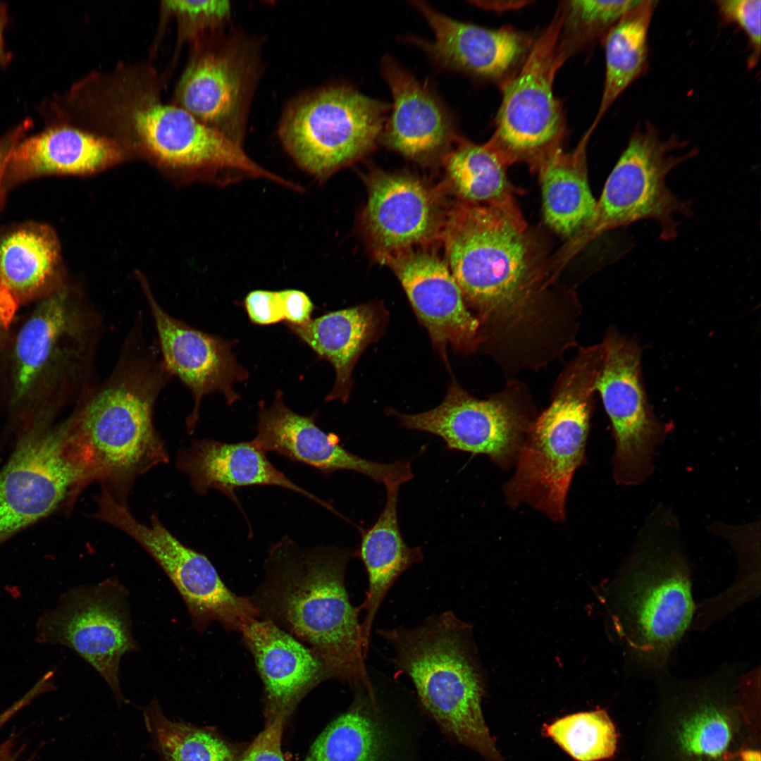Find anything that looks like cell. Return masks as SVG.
I'll list each match as a JSON object with an SVG mask.
<instances>
[{
    "instance_id": "27",
    "label": "cell",
    "mask_w": 761,
    "mask_h": 761,
    "mask_svg": "<svg viewBox=\"0 0 761 761\" xmlns=\"http://www.w3.org/2000/svg\"><path fill=\"white\" fill-rule=\"evenodd\" d=\"M59 262L58 241L47 225L26 223L0 237V320L4 326L20 305L55 291Z\"/></svg>"
},
{
    "instance_id": "19",
    "label": "cell",
    "mask_w": 761,
    "mask_h": 761,
    "mask_svg": "<svg viewBox=\"0 0 761 761\" xmlns=\"http://www.w3.org/2000/svg\"><path fill=\"white\" fill-rule=\"evenodd\" d=\"M394 271L420 322L443 356L448 345L469 352L481 346L480 323L466 307L447 263L410 249L381 260Z\"/></svg>"
},
{
    "instance_id": "46",
    "label": "cell",
    "mask_w": 761,
    "mask_h": 761,
    "mask_svg": "<svg viewBox=\"0 0 761 761\" xmlns=\"http://www.w3.org/2000/svg\"><path fill=\"white\" fill-rule=\"evenodd\" d=\"M522 2L509 1L507 4L502 5V6L494 5L490 1H485H485H476V2H473V4H476V6H479L481 8H483L484 9L485 8V9H492V10H497V9L504 10V9H510V8H519L520 6H523V5L519 4L520 3H522Z\"/></svg>"
},
{
    "instance_id": "17",
    "label": "cell",
    "mask_w": 761,
    "mask_h": 761,
    "mask_svg": "<svg viewBox=\"0 0 761 761\" xmlns=\"http://www.w3.org/2000/svg\"><path fill=\"white\" fill-rule=\"evenodd\" d=\"M141 282L154 319L163 366L193 395L194 407L187 419V428L192 432L202 398L218 391L231 406L240 399L234 390V383L247 380L249 372L237 362L232 351L236 340H224L173 317L156 300L147 283Z\"/></svg>"
},
{
    "instance_id": "44",
    "label": "cell",
    "mask_w": 761,
    "mask_h": 761,
    "mask_svg": "<svg viewBox=\"0 0 761 761\" xmlns=\"http://www.w3.org/2000/svg\"><path fill=\"white\" fill-rule=\"evenodd\" d=\"M10 23L8 6L0 1V68L6 67L11 61L12 54L6 49L4 31Z\"/></svg>"
},
{
    "instance_id": "36",
    "label": "cell",
    "mask_w": 761,
    "mask_h": 761,
    "mask_svg": "<svg viewBox=\"0 0 761 761\" xmlns=\"http://www.w3.org/2000/svg\"><path fill=\"white\" fill-rule=\"evenodd\" d=\"M544 732L577 761L607 759L617 748L616 729L604 710L567 715L545 725Z\"/></svg>"
},
{
    "instance_id": "5",
    "label": "cell",
    "mask_w": 761,
    "mask_h": 761,
    "mask_svg": "<svg viewBox=\"0 0 761 761\" xmlns=\"http://www.w3.org/2000/svg\"><path fill=\"white\" fill-rule=\"evenodd\" d=\"M679 521L660 504L640 528L620 598L621 631L637 659L659 667L691 621L694 604Z\"/></svg>"
},
{
    "instance_id": "42",
    "label": "cell",
    "mask_w": 761,
    "mask_h": 761,
    "mask_svg": "<svg viewBox=\"0 0 761 761\" xmlns=\"http://www.w3.org/2000/svg\"><path fill=\"white\" fill-rule=\"evenodd\" d=\"M285 321L290 324L302 325L309 321L314 304L303 291L285 289L278 291Z\"/></svg>"
},
{
    "instance_id": "30",
    "label": "cell",
    "mask_w": 761,
    "mask_h": 761,
    "mask_svg": "<svg viewBox=\"0 0 761 761\" xmlns=\"http://www.w3.org/2000/svg\"><path fill=\"white\" fill-rule=\"evenodd\" d=\"M593 131L588 129L570 151H552L536 172L541 186L543 216L557 233L571 237L590 218L597 201L590 189L587 145Z\"/></svg>"
},
{
    "instance_id": "11",
    "label": "cell",
    "mask_w": 761,
    "mask_h": 761,
    "mask_svg": "<svg viewBox=\"0 0 761 761\" xmlns=\"http://www.w3.org/2000/svg\"><path fill=\"white\" fill-rule=\"evenodd\" d=\"M89 483L66 421L21 433L0 470V545L57 509H70Z\"/></svg>"
},
{
    "instance_id": "45",
    "label": "cell",
    "mask_w": 761,
    "mask_h": 761,
    "mask_svg": "<svg viewBox=\"0 0 761 761\" xmlns=\"http://www.w3.org/2000/svg\"><path fill=\"white\" fill-rule=\"evenodd\" d=\"M27 705H29L28 699L25 696H23L12 704V705L0 713V729L11 719V717Z\"/></svg>"
},
{
    "instance_id": "40",
    "label": "cell",
    "mask_w": 761,
    "mask_h": 761,
    "mask_svg": "<svg viewBox=\"0 0 761 761\" xmlns=\"http://www.w3.org/2000/svg\"><path fill=\"white\" fill-rule=\"evenodd\" d=\"M286 717H272L268 726L258 735L237 761H285L281 750V737Z\"/></svg>"
},
{
    "instance_id": "16",
    "label": "cell",
    "mask_w": 761,
    "mask_h": 761,
    "mask_svg": "<svg viewBox=\"0 0 761 761\" xmlns=\"http://www.w3.org/2000/svg\"><path fill=\"white\" fill-rule=\"evenodd\" d=\"M536 413L524 384L516 380L486 400L471 395L452 380L443 401L431 410H389L406 428L437 435L450 450L486 454L502 468L516 460Z\"/></svg>"
},
{
    "instance_id": "7",
    "label": "cell",
    "mask_w": 761,
    "mask_h": 761,
    "mask_svg": "<svg viewBox=\"0 0 761 761\" xmlns=\"http://www.w3.org/2000/svg\"><path fill=\"white\" fill-rule=\"evenodd\" d=\"M106 89L105 118L158 163L220 186L255 178L259 165L237 143L177 105L163 103L153 89L123 77Z\"/></svg>"
},
{
    "instance_id": "28",
    "label": "cell",
    "mask_w": 761,
    "mask_h": 761,
    "mask_svg": "<svg viewBox=\"0 0 761 761\" xmlns=\"http://www.w3.org/2000/svg\"><path fill=\"white\" fill-rule=\"evenodd\" d=\"M384 310L365 304L331 311L290 330L335 369L336 378L326 401L345 403L352 386L353 369L362 352L376 339L384 323Z\"/></svg>"
},
{
    "instance_id": "18",
    "label": "cell",
    "mask_w": 761,
    "mask_h": 761,
    "mask_svg": "<svg viewBox=\"0 0 761 761\" xmlns=\"http://www.w3.org/2000/svg\"><path fill=\"white\" fill-rule=\"evenodd\" d=\"M257 433L253 444L265 453L273 452L330 474L339 470L362 474L385 487L401 485L414 478L411 463L402 459L380 463L366 459L345 450L338 435L317 426L315 414L303 416L284 402L278 390L272 404H259Z\"/></svg>"
},
{
    "instance_id": "13",
    "label": "cell",
    "mask_w": 761,
    "mask_h": 761,
    "mask_svg": "<svg viewBox=\"0 0 761 761\" xmlns=\"http://www.w3.org/2000/svg\"><path fill=\"white\" fill-rule=\"evenodd\" d=\"M129 592L116 576L69 588L44 610L35 625V641L73 650L105 680L118 704L125 701L120 663L139 650L132 630Z\"/></svg>"
},
{
    "instance_id": "10",
    "label": "cell",
    "mask_w": 761,
    "mask_h": 761,
    "mask_svg": "<svg viewBox=\"0 0 761 761\" xmlns=\"http://www.w3.org/2000/svg\"><path fill=\"white\" fill-rule=\"evenodd\" d=\"M562 23L559 7L531 44L518 72L502 85L495 131L486 144L507 167L524 163L536 172L542 161L560 147L564 124L554 82L570 54L562 40Z\"/></svg>"
},
{
    "instance_id": "4",
    "label": "cell",
    "mask_w": 761,
    "mask_h": 761,
    "mask_svg": "<svg viewBox=\"0 0 761 761\" xmlns=\"http://www.w3.org/2000/svg\"><path fill=\"white\" fill-rule=\"evenodd\" d=\"M378 633L393 648L392 663L409 677L442 730L488 761H505L483 719V683L470 626L448 611L415 627Z\"/></svg>"
},
{
    "instance_id": "39",
    "label": "cell",
    "mask_w": 761,
    "mask_h": 761,
    "mask_svg": "<svg viewBox=\"0 0 761 761\" xmlns=\"http://www.w3.org/2000/svg\"><path fill=\"white\" fill-rule=\"evenodd\" d=\"M714 5L723 23L734 25L745 34L749 51L747 67L756 68L761 53V1L717 0Z\"/></svg>"
},
{
    "instance_id": "41",
    "label": "cell",
    "mask_w": 761,
    "mask_h": 761,
    "mask_svg": "<svg viewBox=\"0 0 761 761\" xmlns=\"http://www.w3.org/2000/svg\"><path fill=\"white\" fill-rule=\"evenodd\" d=\"M249 320L258 325H270L285 321L278 291L255 290L245 299Z\"/></svg>"
},
{
    "instance_id": "26",
    "label": "cell",
    "mask_w": 761,
    "mask_h": 761,
    "mask_svg": "<svg viewBox=\"0 0 761 761\" xmlns=\"http://www.w3.org/2000/svg\"><path fill=\"white\" fill-rule=\"evenodd\" d=\"M101 323L92 306L77 303L67 292L56 290L46 295L16 339L13 402L21 401L31 392L63 341L101 330Z\"/></svg>"
},
{
    "instance_id": "47",
    "label": "cell",
    "mask_w": 761,
    "mask_h": 761,
    "mask_svg": "<svg viewBox=\"0 0 761 761\" xmlns=\"http://www.w3.org/2000/svg\"><path fill=\"white\" fill-rule=\"evenodd\" d=\"M18 755L11 750V743L6 742L0 745V761H18Z\"/></svg>"
},
{
    "instance_id": "21",
    "label": "cell",
    "mask_w": 761,
    "mask_h": 761,
    "mask_svg": "<svg viewBox=\"0 0 761 761\" xmlns=\"http://www.w3.org/2000/svg\"><path fill=\"white\" fill-rule=\"evenodd\" d=\"M433 33V40L407 37L438 70L485 80L507 75L529 51L531 39L513 28L490 29L459 21L421 1H411Z\"/></svg>"
},
{
    "instance_id": "1",
    "label": "cell",
    "mask_w": 761,
    "mask_h": 761,
    "mask_svg": "<svg viewBox=\"0 0 761 761\" xmlns=\"http://www.w3.org/2000/svg\"><path fill=\"white\" fill-rule=\"evenodd\" d=\"M450 270L505 374L538 369L576 345L581 309L554 284L518 206L462 202L443 226ZM480 346V347H481Z\"/></svg>"
},
{
    "instance_id": "48",
    "label": "cell",
    "mask_w": 761,
    "mask_h": 761,
    "mask_svg": "<svg viewBox=\"0 0 761 761\" xmlns=\"http://www.w3.org/2000/svg\"><path fill=\"white\" fill-rule=\"evenodd\" d=\"M0 323H1V320H0Z\"/></svg>"
},
{
    "instance_id": "25",
    "label": "cell",
    "mask_w": 761,
    "mask_h": 761,
    "mask_svg": "<svg viewBox=\"0 0 761 761\" xmlns=\"http://www.w3.org/2000/svg\"><path fill=\"white\" fill-rule=\"evenodd\" d=\"M178 464L190 478L194 490L205 494L215 489L229 497L243 511L235 488L273 485L288 489L335 512L333 507L291 481L252 442L227 443L211 439L195 440L180 452Z\"/></svg>"
},
{
    "instance_id": "38",
    "label": "cell",
    "mask_w": 761,
    "mask_h": 761,
    "mask_svg": "<svg viewBox=\"0 0 761 761\" xmlns=\"http://www.w3.org/2000/svg\"><path fill=\"white\" fill-rule=\"evenodd\" d=\"M163 6L178 18L184 35L195 40L224 31L231 19L228 1H166Z\"/></svg>"
},
{
    "instance_id": "9",
    "label": "cell",
    "mask_w": 761,
    "mask_h": 761,
    "mask_svg": "<svg viewBox=\"0 0 761 761\" xmlns=\"http://www.w3.org/2000/svg\"><path fill=\"white\" fill-rule=\"evenodd\" d=\"M390 109L351 85H328L290 101L278 135L296 164L322 182L373 149Z\"/></svg>"
},
{
    "instance_id": "31",
    "label": "cell",
    "mask_w": 761,
    "mask_h": 761,
    "mask_svg": "<svg viewBox=\"0 0 761 761\" xmlns=\"http://www.w3.org/2000/svg\"><path fill=\"white\" fill-rule=\"evenodd\" d=\"M657 1H639L603 38L605 75L594 130L617 98L649 67V32Z\"/></svg>"
},
{
    "instance_id": "6",
    "label": "cell",
    "mask_w": 761,
    "mask_h": 761,
    "mask_svg": "<svg viewBox=\"0 0 761 761\" xmlns=\"http://www.w3.org/2000/svg\"><path fill=\"white\" fill-rule=\"evenodd\" d=\"M594 357L578 354L559 375L549 407L537 416L519 450L516 470L504 485L507 503L528 504L552 521L564 519L573 475L585 459L595 383Z\"/></svg>"
},
{
    "instance_id": "23",
    "label": "cell",
    "mask_w": 761,
    "mask_h": 761,
    "mask_svg": "<svg viewBox=\"0 0 761 761\" xmlns=\"http://www.w3.org/2000/svg\"><path fill=\"white\" fill-rule=\"evenodd\" d=\"M240 633L254 657L273 717H287L308 691L331 677L312 649L268 620L254 619Z\"/></svg>"
},
{
    "instance_id": "35",
    "label": "cell",
    "mask_w": 761,
    "mask_h": 761,
    "mask_svg": "<svg viewBox=\"0 0 761 761\" xmlns=\"http://www.w3.org/2000/svg\"><path fill=\"white\" fill-rule=\"evenodd\" d=\"M699 703L679 724L676 734L679 753L693 761L722 757L733 742V714L711 698Z\"/></svg>"
},
{
    "instance_id": "22",
    "label": "cell",
    "mask_w": 761,
    "mask_h": 761,
    "mask_svg": "<svg viewBox=\"0 0 761 761\" xmlns=\"http://www.w3.org/2000/svg\"><path fill=\"white\" fill-rule=\"evenodd\" d=\"M364 227L380 261L436 236L442 217L433 193L409 175L376 171L368 180Z\"/></svg>"
},
{
    "instance_id": "34",
    "label": "cell",
    "mask_w": 761,
    "mask_h": 761,
    "mask_svg": "<svg viewBox=\"0 0 761 761\" xmlns=\"http://www.w3.org/2000/svg\"><path fill=\"white\" fill-rule=\"evenodd\" d=\"M153 748L163 761H237L232 748L214 734L168 719L157 700L143 708Z\"/></svg>"
},
{
    "instance_id": "3",
    "label": "cell",
    "mask_w": 761,
    "mask_h": 761,
    "mask_svg": "<svg viewBox=\"0 0 761 761\" xmlns=\"http://www.w3.org/2000/svg\"><path fill=\"white\" fill-rule=\"evenodd\" d=\"M110 376L66 421L68 438L91 479L118 497L133 481L168 460L154 425L158 396L171 377L145 342L138 316Z\"/></svg>"
},
{
    "instance_id": "24",
    "label": "cell",
    "mask_w": 761,
    "mask_h": 761,
    "mask_svg": "<svg viewBox=\"0 0 761 761\" xmlns=\"http://www.w3.org/2000/svg\"><path fill=\"white\" fill-rule=\"evenodd\" d=\"M125 156L116 140L71 126L51 123L16 147L4 185L52 174L88 175L118 163Z\"/></svg>"
},
{
    "instance_id": "37",
    "label": "cell",
    "mask_w": 761,
    "mask_h": 761,
    "mask_svg": "<svg viewBox=\"0 0 761 761\" xmlns=\"http://www.w3.org/2000/svg\"><path fill=\"white\" fill-rule=\"evenodd\" d=\"M636 0L594 1L575 0L560 6L563 23L562 39L571 52V44L588 42L607 32L631 8L638 3Z\"/></svg>"
},
{
    "instance_id": "33",
    "label": "cell",
    "mask_w": 761,
    "mask_h": 761,
    "mask_svg": "<svg viewBox=\"0 0 761 761\" xmlns=\"http://www.w3.org/2000/svg\"><path fill=\"white\" fill-rule=\"evenodd\" d=\"M451 186L462 202L502 207L516 206L507 166L486 143L462 137L445 157Z\"/></svg>"
},
{
    "instance_id": "29",
    "label": "cell",
    "mask_w": 761,
    "mask_h": 761,
    "mask_svg": "<svg viewBox=\"0 0 761 761\" xmlns=\"http://www.w3.org/2000/svg\"><path fill=\"white\" fill-rule=\"evenodd\" d=\"M385 488L384 507L376 521L362 531L359 548L354 554L363 562L369 581L365 599L357 607L360 612H365L361 631L366 656L375 617L387 593L402 574L423 559L421 547L408 546L401 533L397 516L400 485Z\"/></svg>"
},
{
    "instance_id": "14",
    "label": "cell",
    "mask_w": 761,
    "mask_h": 761,
    "mask_svg": "<svg viewBox=\"0 0 761 761\" xmlns=\"http://www.w3.org/2000/svg\"><path fill=\"white\" fill-rule=\"evenodd\" d=\"M178 84V106L243 144L248 116L262 74L261 44L236 30L196 40Z\"/></svg>"
},
{
    "instance_id": "2",
    "label": "cell",
    "mask_w": 761,
    "mask_h": 761,
    "mask_svg": "<svg viewBox=\"0 0 761 761\" xmlns=\"http://www.w3.org/2000/svg\"><path fill=\"white\" fill-rule=\"evenodd\" d=\"M349 548L304 549L289 536L269 549L264 579L252 598L266 619L312 649L331 677L376 698L364 660L360 613L345 584Z\"/></svg>"
},
{
    "instance_id": "8",
    "label": "cell",
    "mask_w": 761,
    "mask_h": 761,
    "mask_svg": "<svg viewBox=\"0 0 761 761\" xmlns=\"http://www.w3.org/2000/svg\"><path fill=\"white\" fill-rule=\"evenodd\" d=\"M688 144L676 135L662 138L649 121L638 124L608 176L593 215L555 254L554 267L562 271L600 235L640 221H655L662 238H675L678 223L674 215L687 217L693 211L690 202L668 188L666 178L676 166L698 154L695 148L678 153Z\"/></svg>"
},
{
    "instance_id": "20",
    "label": "cell",
    "mask_w": 761,
    "mask_h": 761,
    "mask_svg": "<svg viewBox=\"0 0 761 761\" xmlns=\"http://www.w3.org/2000/svg\"><path fill=\"white\" fill-rule=\"evenodd\" d=\"M380 70L392 104L380 140L417 162L445 157L462 137L454 113L434 85L416 78L389 56L383 58Z\"/></svg>"
},
{
    "instance_id": "12",
    "label": "cell",
    "mask_w": 761,
    "mask_h": 761,
    "mask_svg": "<svg viewBox=\"0 0 761 761\" xmlns=\"http://www.w3.org/2000/svg\"><path fill=\"white\" fill-rule=\"evenodd\" d=\"M96 502L93 516L131 537L161 567L182 597L197 632L204 633L212 622H218L227 631L240 633L259 618L250 598L230 590L211 561L178 540L157 516L145 525L106 489L101 490Z\"/></svg>"
},
{
    "instance_id": "15",
    "label": "cell",
    "mask_w": 761,
    "mask_h": 761,
    "mask_svg": "<svg viewBox=\"0 0 761 761\" xmlns=\"http://www.w3.org/2000/svg\"><path fill=\"white\" fill-rule=\"evenodd\" d=\"M602 342L604 357L595 390L612 427V475L618 485L637 486L653 474L668 430L648 399L638 340L611 328Z\"/></svg>"
},
{
    "instance_id": "32",
    "label": "cell",
    "mask_w": 761,
    "mask_h": 761,
    "mask_svg": "<svg viewBox=\"0 0 761 761\" xmlns=\"http://www.w3.org/2000/svg\"><path fill=\"white\" fill-rule=\"evenodd\" d=\"M349 709L318 736L303 761H387L390 736L377 700L364 687Z\"/></svg>"
},
{
    "instance_id": "43",
    "label": "cell",
    "mask_w": 761,
    "mask_h": 761,
    "mask_svg": "<svg viewBox=\"0 0 761 761\" xmlns=\"http://www.w3.org/2000/svg\"><path fill=\"white\" fill-rule=\"evenodd\" d=\"M32 126V120L26 118L0 137V208L4 199V179L9 160L16 147Z\"/></svg>"
}]
</instances>
